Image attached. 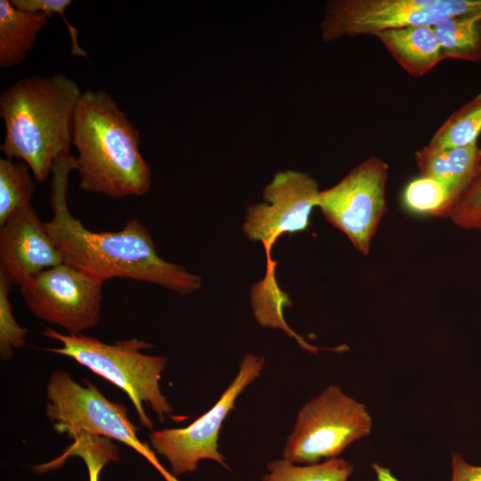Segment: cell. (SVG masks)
Listing matches in <instances>:
<instances>
[{"label": "cell", "mask_w": 481, "mask_h": 481, "mask_svg": "<svg viewBox=\"0 0 481 481\" xmlns=\"http://www.w3.org/2000/svg\"><path fill=\"white\" fill-rule=\"evenodd\" d=\"M69 151L58 157L52 167L53 217L45 223L63 262L107 281L120 277L156 284L182 295L201 287V278L183 266L163 259L148 229L137 218L126 222L118 232H93L69 210V175L76 170Z\"/></svg>", "instance_id": "cell-1"}, {"label": "cell", "mask_w": 481, "mask_h": 481, "mask_svg": "<svg viewBox=\"0 0 481 481\" xmlns=\"http://www.w3.org/2000/svg\"><path fill=\"white\" fill-rule=\"evenodd\" d=\"M72 144L77 150L79 187L111 198L143 196L151 170L140 152V135L103 90L82 92L74 115Z\"/></svg>", "instance_id": "cell-2"}, {"label": "cell", "mask_w": 481, "mask_h": 481, "mask_svg": "<svg viewBox=\"0 0 481 481\" xmlns=\"http://www.w3.org/2000/svg\"><path fill=\"white\" fill-rule=\"evenodd\" d=\"M66 74L33 76L12 84L0 96L5 134L1 151L24 161L43 183L54 160L69 151L75 110L81 95Z\"/></svg>", "instance_id": "cell-3"}, {"label": "cell", "mask_w": 481, "mask_h": 481, "mask_svg": "<svg viewBox=\"0 0 481 481\" xmlns=\"http://www.w3.org/2000/svg\"><path fill=\"white\" fill-rule=\"evenodd\" d=\"M44 335L61 344V346L49 347L47 351L75 360L125 392L143 428L152 430L154 426L143 404L161 422L173 412L172 404L159 387L167 357L143 354L142 351L151 348V344L136 338L108 344L81 333L63 334L50 328Z\"/></svg>", "instance_id": "cell-4"}, {"label": "cell", "mask_w": 481, "mask_h": 481, "mask_svg": "<svg viewBox=\"0 0 481 481\" xmlns=\"http://www.w3.org/2000/svg\"><path fill=\"white\" fill-rule=\"evenodd\" d=\"M128 409L108 399L89 381L80 385L63 370L52 373L46 386L45 414L53 428L73 440L82 435L108 437L128 445L145 458L166 481H179L137 436L138 428L127 416Z\"/></svg>", "instance_id": "cell-5"}, {"label": "cell", "mask_w": 481, "mask_h": 481, "mask_svg": "<svg viewBox=\"0 0 481 481\" xmlns=\"http://www.w3.org/2000/svg\"><path fill=\"white\" fill-rule=\"evenodd\" d=\"M372 420L363 404L330 385L298 412L282 459L311 465L338 458L352 443L368 436Z\"/></svg>", "instance_id": "cell-6"}, {"label": "cell", "mask_w": 481, "mask_h": 481, "mask_svg": "<svg viewBox=\"0 0 481 481\" xmlns=\"http://www.w3.org/2000/svg\"><path fill=\"white\" fill-rule=\"evenodd\" d=\"M481 12V0H331L321 22L324 42L407 27H435L447 19Z\"/></svg>", "instance_id": "cell-7"}, {"label": "cell", "mask_w": 481, "mask_h": 481, "mask_svg": "<svg viewBox=\"0 0 481 481\" xmlns=\"http://www.w3.org/2000/svg\"><path fill=\"white\" fill-rule=\"evenodd\" d=\"M387 176V163L371 156L319 193L317 207L325 219L364 256L386 211Z\"/></svg>", "instance_id": "cell-8"}, {"label": "cell", "mask_w": 481, "mask_h": 481, "mask_svg": "<svg viewBox=\"0 0 481 481\" xmlns=\"http://www.w3.org/2000/svg\"><path fill=\"white\" fill-rule=\"evenodd\" d=\"M264 364V358L245 355L233 380L207 412L185 428L153 430L149 435L153 450L167 460L173 476L195 471L201 460H213L229 469L218 451L219 432L237 397L260 376Z\"/></svg>", "instance_id": "cell-9"}, {"label": "cell", "mask_w": 481, "mask_h": 481, "mask_svg": "<svg viewBox=\"0 0 481 481\" xmlns=\"http://www.w3.org/2000/svg\"><path fill=\"white\" fill-rule=\"evenodd\" d=\"M104 282L62 263L29 278L20 293L37 317L69 334H80L100 321Z\"/></svg>", "instance_id": "cell-10"}, {"label": "cell", "mask_w": 481, "mask_h": 481, "mask_svg": "<svg viewBox=\"0 0 481 481\" xmlns=\"http://www.w3.org/2000/svg\"><path fill=\"white\" fill-rule=\"evenodd\" d=\"M320 191L307 173L289 169L276 173L264 189L265 201L247 208L245 236L261 241L268 252L281 235L306 231Z\"/></svg>", "instance_id": "cell-11"}, {"label": "cell", "mask_w": 481, "mask_h": 481, "mask_svg": "<svg viewBox=\"0 0 481 481\" xmlns=\"http://www.w3.org/2000/svg\"><path fill=\"white\" fill-rule=\"evenodd\" d=\"M63 259L32 203L15 210L0 225V273L20 287Z\"/></svg>", "instance_id": "cell-12"}, {"label": "cell", "mask_w": 481, "mask_h": 481, "mask_svg": "<svg viewBox=\"0 0 481 481\" xmlns=\"http://www.w3.org/2000/svg\"><path fill=\"white\" fill-rule=\"evenodd\" d=\"M376 37L395 61L412 77H420L444 61L434 27L387 29Z\"/></svg>", "instance_id": "cell-13"}, {"label": "cell", "mask_w": 481, "mask_h": 481, "mask_svg": "<svg viewBox=\"0 0 481 481\" xmlns=\"http://www.w3.org/2000/svg\"><path fill=\"white\" fill-rule=\"evenodd\" d=\"M50 18L43 12L16 8L10 0H0V67L22 62L33 48L40 31Z\"/></svg>", "instance_id": "cell-14"}, {"label": "cell", "mask_w": 481, "mask_h": 481, "mask_svg": "<svg viewBox=\"0 0 481 481\" xmlns=\"http://www.w3.org/2000/svg\"><path fill=\"white\" fill-rule=\"evenodd\" d=\"M477 149V143L465 147H438L427 143L415 152L414 159L420 176L435 179L447 187L452 203L470 175Z\"/></svg>", "instance_id": "cell-15"}, {"label": "cell", "mask_w": 481, "mask_h": 481, "mask_svg": "<svg viewBox=\"0 0 481 481\" xmlns=\"http://www.w3.org/2000/svg\"><path fill=\"white\" fill-rule=\"evenodd\" d=\"M434 29L444 60L481 61V12L447 19Z\"/></svg>", "instance_id": "cell-16"}, {"label": "cell", "mask_w": 481, "mask_h": 481, "mask_svg": "<svg viewBox=\"0 0 481 481\" xmlns=\"http://www.w3.org/2000/svg\"><path fill=\"white\" fill-rule=\"evenodd\" d=\"M81 458L87 467L89 481H99L102 468L119 460L118 446L111 439L94 435H82L53 461L34 467L37 473H43L60 468L69 457Z\"/></svg>", "instance_id": "cell-17"}, {"label": "cell", "mask_w": 481, "mask_h": 481, "mask_svg": "<svg viewBox=\"0 0 481 481\" xmlns=\"http://www.w3.org/2000/svg\"><path fill=\"white\" fill-rule=\"evenodd\" d=\"M481 134V92L454 110L428 143L438 147H465L477 143Z\"/></svg>", "instance_id": "cell-18"}, {"label": "cell", "mask_w": 481, "mask_h": 481, "mask_svg": "<svg viewBox=\"0 0 481 481\" xmlns=\"http://www.w3.org/2000/svg\"><path fill=\"white\" fill-rule=\"evenodd\" d=\"M24 161L0 159V225L15 210L32 203L36 185Z\"/></svg>", "instance_id": "cell-19"}, {"label": "cell", "mask_w": 481, "mask_h": 481, "mask_svg": "<svg viewBox=\"0 0 481 481\" xmlns=\"http://www.w3.org/2000/svg\"><path fill=\"white\" fill-rule=\"evenodd\" d=\"M267 469L262 481H347L354 468L341 458L306 466L282 459L270 461Z\"/></svg>", "instance_id": "cell-20"}, {"label": "cell", "mask_w": 481, "mask_h": 481, "mask_svg": "<svg viewBox=\"0 0 481 481\" xmlns=\"http://www.w3.org/2000/svg\"><path fill=\"white\" fill-rule=\"evenodd\" d=\"M445 218L456 226L481 232V146L470 175L452 201Z\"/></svg>", "instance_id": "cell-21"}, {"label": "cell", "mask_w": 481, "mask_h": 481, "mask_svg": "<svg viewBox=\"0 0 481 481\" xmlns=\"http://www.w3.org/2000/svg\"><path fill=\"white\" fill-rule=\"evenodd\" d=\"M452 194L440 182L424 176L411 181L404 192V203L412 212L445 218Z\"/></svg>", "instance_id": "cell-22"}, {"label": "cell", "mask_w": 481, "mask_h": 481, "mask_svg": "<svg viewBox=\"0 0 481 481\" xmlns=\"http://www.w3.org/2000/svg\"><path fill=\"white\" fill-rule=\"evenodd\" d=\"M11 281L0 273V358L7 361L25 344L27 330L16 321L9 298Z\"/></svg>", "instance_id": "cell-23"}, {"label": "cell", "mask_w": 481, "mask_h": 481, "mask_svg": "<svg viewBox=\"0 0 481 481\" xmlns=\"http://www.w3.org/2000/svg\"><path fill=\"white\" fill-rule=\"evenodd\" d=\"M12 4L18 9L29 12H43L49 18L53 14H59L71 38V53L75 56L87 58V53L83 50L77 41V29L71 25L64 15L65 10L72 4L71 0H11Z\"/></svg>", "instance_id": "cell-24"}, {"label": "cell", "mask_w": 481, "mask_h": 481, "mask_svg": "<svg viewBox=\"0 0 481 481\" xmlns=\"http://www.w3.org/2000/svg\"><path fill=\"white\" fill-rule=\"evenodd\" d=\"M452 467L451 481H481V466L468 463L458 453H452Z\"/></svg>", "instance_id": "cell-25"}]
</instances>
